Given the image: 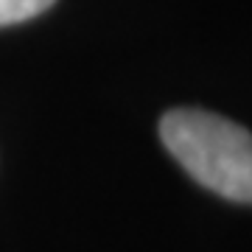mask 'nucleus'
Segmentation results:
<instances>
[{
	"mask_svg": "<svg viewBox=\"0 0 252 252\" xmlns=\"http://www.w3.org/2000/svg\"><path fill=\"white\" fill-rule=\"evenodd\" d=\"M56 0H0V26L26 23L54 6Z\"/></svg>",
	"mask_w": 252,
	"mask_h": 252,
	"instance_id": "2",
	"label": "nucleus"
},
{
	"mask_svg": "<svg viewBox=\"0 0 252 252\" xmlns=\"http://www.w3.org/2000/svg\"><path fill=\"white\" fill-rule=\"evenodd\" d=\"M171 157L207 190L252 205V135L205 109H171L160 121Z\"/></svg>",
	"mask_w": 252,
	"mask_h": 252,
	"instance_id": "1",
	"label": "nucleus"
}]
</instances>
